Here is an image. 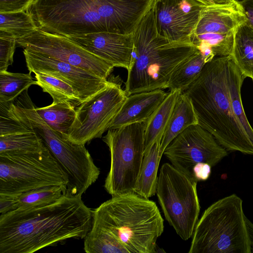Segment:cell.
Here are the masks:
<instances>
[{
    "label": "cell",
    "instance_id": "obj_1",
    "mask_svg": "<svg viewBox=\"0 0 253 253\" xmlns=\"http://www.w3.org/2000/svg\"><path fill=\"white\" fill-rule=\"evenodd\" d=\"M92 210L66 193L49 204L0 215V253H32L72 238L84 239Z\"/></svg>",
    "mask_w": 253,
    "mask_h": 253
},
{
    "label": "cell",
    "instance_id": "obj_2",
    "mask_svg": "<svg viewBox=\"0 0 253 253\" xmlns=\"http://www.w3.org/2000/svg\"><path fill=\"white\" fill-rule=\"evenodd\" d=\"M164 229L156 203L134 192L112 197L92 211L87 253H155Z\"/></svg>",
    "mask_w": 253,
    "mask_h": 253
},
{
    "label": "cell",
    "instance_id": "obj_3",
    "mask_svg": "<svg viewBox=\"0 0 253 253\" xmlns=\"http://www.w3.org/2000/svg\"><path fill=\"white\" fill-rule=\"evenodd\" d=\"M231 55L206 63L197 79L182 92L191 100L198 124L228 151L253 155V142L235 116L228 89Z\"/></svg>",
    "mask_w": 253,
    "mask_h": 253
},
{
    "label": "cell",
    "instance_id": "obj_4",
    "mask_svg": "<svg viewBox=\"0 0 253 253\" xmlns=\"http://www.w3.org/2000/svg\"><path fill=\"white\" fill-rule=\"evenodd\" d=\"M133 48L125 82L127 96L167 88L174 70L199 50L191 40L170 42L157 31L154 7L133 33Z\"/></svg>",
    "mask_w": 253,
    "mask_h": 253
},
{
    "label": "cell",
    "instance_id": "obj_5",
    "mask_svg": "<svg viewBox=\"0 0 253 253\" xmlns=\"http://www.w3.org/2000/svg\"><path fill=\"white\" fill-rule=\"evenodd\" d=\"M243 201L235 194L218 200L198 220L189 253H251Z\"/></svg>",
    "mask_w": 253,
    "mask_h": 253
},
{
    "label": "cell",
    "instance_id": "obj_6",
    "mask_svg": "<svg viewBox=\"0 0 253 253\" xmlns=\"http://www.w3.org/2000/svg\"><path fill=\"white\" fill-rule=\"evenodd\" d=\"M21 121L40 135L66 173L68 179L66 193L82 197L97 180L100 172L84 145L72 142L53 129L39 115L34 106L25 109Z\"/></svg>",
    "mask_w": 253,
    "mask_h": 253
},
{
    "label": "cell",
    "instance_id": "obj_7",
    "mask_svg": "<svg viewBox=\"0 0 253 253\" xmlns=\"http://www.w3.org/2000/svg\"><path fill=\"white\" fill-rule=\"evenodd\" d=\"M68 182L46 145L37 152L0 153V195L15 196L49 186L67 188Z\"/></svg>",
    "mask_w": 253,
    "mask_h": 253
},
{
    "label": "cell",
    "instance_id": "obj_8",
    "mask_svg": "<svg viewBox=\"0 0 253 253\" xmlns=\"http://www.w3.org/2000/svg\"><path fill=\"white\" fill-rule=\"evenodd\" d=\"M145 124L137 123L107 130L103 137L111 157L104 188L112 196L134 192L144 152Z\"/></svg>",
    "mask_w": 253,
    "mask_h": 253
},
{
    "label": "cell",
    "instance_id": "obj_9",
    "mask_svg": "<svg viewBox=\"0 0 253 253\" xmlns=\"http://www.w3.org/2000/svg\"><path fill=\"white\" fill-rule=\"evenodd\" d=\"M197 181L171 164L161 166L156 194L166 219L183 240L193 235L200 211Z\"/></svg>",
    "mask_w": 253,
    "mask_h": 253
},
{
    "label": "cell",
    "instance_id": "obj_10",
    "mask_svg": "<svg viewBox=\"0 0 253 253\" xmlns=\"http://www.w3.org/2000/svg\"><path fill=\"white\" fill-rule=\"evenodd\" d=\"M121 85L109 81L104 88L81 102L76 107L74 122L67 138L85 145L100 138L109 127L127 97Z\"/></svg>",
    "mask_w": 253,
    "mask_h": 253
},
{
    "label": "cell",
    "instance_id": "obj_11",
    "mask_svg": "<svg viewBox=\"0 0 253 253\" xmlns=\"http://www.w3.org/2000/svg\"><path fill=\"white\" fill-rule=\"evenodd\" d=\"M163 154L171 165L192 180L193 169L199 163L215 166L227 156V150L213 135L199 124L189 126L166 147Z\"/></svg>",
    "mask_w": 253,
    "mask_h": 253
},
{
    "label": "cell",
    "instance_id": "obj_12",
    "mask_svg": "<svg viewBox=\"0 0 253 253\" xmlns=\"http://www.w3.org/2000/svg\"><path fill=\"white\" fill-rule=\"evenodd\" d=\"M17 45L80 67L105 80L114 68L69 37L40 28L17 40Z\"/></svg>",
    "mask_w": 253,
    "mask_h": 253
},
{
    "label": "cell",
    "instance_id": "obj_13",
    "mask_svg": "<svg viewBox=\"0 0 253 253\" xmlns=\"http://www.w3.org/2000/svg\"><path fill=\"white\" fill-rule=\"evenodd\" d=\"M29 73L42 72L49 74L69 84L81 102L105 87L109 83L80 67L50 57L27 48H23Z\"/></svg>",
    "mask_w": 253,
    "mask_h": 253
},
{
    "label": "cell",
    "instance_id": "obj_14",
    "mask_svg": "<svg viewBox=\"0 0 253 253\" xmlns=\"http://www.w3.org/2000/svg\"><path fill=\"white\" fill-rule=\"evenodd\" d=\"M205 5L196 0H156L158 33L170 42L191 40Z\"/></svg>",
    "mask_w": 253,
    "mask_h": 253
},
{
    "label": "cell",
    "instance_id": "obj_15",
    "mask_svg": "<svg viewBox=\"0 0 253 253\" xmlns=\"http://www.w3.org/2000/svg\"><path fill=\"white\" fill-rule=\"evenodd\" d=\"M68 37L114 67L128 69L133 48V34L102 32Z\"/></svg>",
    "mask_w": 253,
    "mask_h": 253
},
{
    "label": "cell",
    "instance_id": "obj_16",
    "mask_svg": "<svg viewBox=\"0 0 253 253\" xmlns=\"http://www.w3.org/2000/svg\"><path fill=\"white\" fill-rule=\"evenodd\" d=\"M167 95L163 89H158L127 96L108 130L137 123L145 124Z\"/></svg>",
    "mask_w": 253,
    "mask_h": 253
},
{
    "label": "cell",
    "instance_id": "obj_17",
    "mask_svg": "<svg viewBox=\"0 0 253 253\" xmlns=\"http://www.w3.org/2000/svg\"><path fill=\"white\" fill-rule=\"evenodd\" d=\"M245 21L239 1L230 5L206 7L192 36L230 33Z\"/></svg>",
    "mask_w": 253,
    "mask_h": 253
},
{
    "label": "cell",
    "instance_id": "obj_18",
    "mask_svg": "<svg viewBox=\"0 0 253 253\" xmlns=\"http://www.w3.org/2000/svg\"><path fill=\"white\" fill-rule=\"evenodd\" d=\"M198 120L190 99L184 93L179 95L162 136L160 153L162 156L166 147L182 131Z\"/></svg>",
    "mask_w": 253,
    "mask_h": 253
},
{
    "label": "cell",
    "instance_id": "obj_19",
    "mask_svg": "<svg viewBox=\"0 0 253 253\" xmlns=\"http://www.w3.org/2000/svg\"><path fill=\"white\" fill-rule=\"evenodd\" d=\"M181 93L179 90H170L145 123L144 154L157 140L162 139Z\"/></svg>",
    "mask_w": 253,
    "mask_h": 253
},
{
    "label": "cell",
    "instance_id": "obj_20",
    "mask_svg": "<svg viewBox=\"0 0 253 253\" xmlns=\"http://www.w3.org/2000/svg\"><path fill=\"white\" fill-rule=\"evenodd\" d=\"M161 140H157L144 154L139 176L134 192L146 199L156 194L158 170L162 156L160 153Z\"/></svg>",
    "mask_w": 253,
    "mask_h": 253
},
{
    "label": "cell",
    "instance_id": "obj_21",
    "mask_svg": "<svg viewBox=\"0 0 253 253\" xmlns=\"http://www.w3.org/2000/svg\"><path fill=\"white\" fill-rule=\"evenodd\" d=\"M231 55L244 76L253 81V28L245 22L234 31Z\"/></svg>",
    "mask_w": 253,
    "mask_h": 253
},
{
    "label": "cell",
    "instance_id": "obj_22",
    "mask_svg": "<svg viewBox=\"0 0 253 253\" xmlns=\"http://www.w3.org/2000/svg\"><path fill=\"white\" fill-rule=\"evenodd\" d=\"M36 110L53 129L67 137L74 122L76 106L69 101L54 102Z\"/></svg>",
    "mask_w": 253,
    "mask_h": 253
},
{
    "label": "cell",
    "instance_id": "obj_23",
    "mask_svg": "<svg viewBox=\"0 0 253 253\" xmlns=\"http://www.w3.org/2000/svg\"><path fill=\"white\" fill-rule=\"evenodd\" d=\"M245 78L231 55L228 67V89L232 109L237 119L253 142V128L244 111L241 95V87Z\"/></svg>",
    "mask_w": 253,
    "mask_h": 253
},
{
    "label": "cell",
    "instance_id": "obj_24",
    "mask_svg": "<svg viewBox=\"0 0 253 253\" xmlns=\"http://www.w3.org/2000/svg\"><path fill=\"white\" fill-rule=\"evenodd\" d=\"M206 61L199 50L181 63L171 74L168 84L170 90L184 91L198 77Z\"/></svg>",
    "mask_w": 253,
    "mask_h": 253
},
{
    "label": "cell",
    "instance_id": "obj_25",
    "mask_svg": "<svg viewBox=\"0 0 253 253\" xmlns=\"http://www.w3.org/2000/svg\"><path fill=\"white\" fill-rule=\"evenodd\" d=\"M28 129L24 132L0 136V153L37 152L44 149L45 145L42 138L34 130Z\"/></svg>",
    "mask_w": 253,
    "mask_h": 253
},
{
    "label": "cell",
    "instance_id": "obj_26",
    "mask_svg": "<svg viewBox=\"0 0 253 253\" xmlns=\"http://www.w3.org/2000/svg\"><path fill=\"white\" fill-rule=\"evenodd\" d=\"M67 188L62 186H49L39 188L11 196L13 211L29 208L52 203L66 193Z\"/></svg>",
    "mask_w": 253,
    "mask_h": 253
},
{
    "label": "cell",
    "instance_id": "obj_27",
    "mask_svg": "<svg viewBox=\"0 0 253 253\" xmlns=\"http://www.w3.org/2000/svg\"><path fill=\"white\" fill-rule=\"evenodd\" d=\"M34 74L36 84L51 96L53 102L69 101L75 106L81 102L73 87L67 82L49 74L42 72Z\"/></svg>",
    "mask_w": 253,
    "mask_h": 253
},
{
    "label": "cell",
    "instance_id": "obj_28",
    "mask_svg": "<svg viewBox=\"0 0 253 253\" xmlns=\"http://www.w3.org/2000/svg\"><path fill=\"white\" fill-rule=\"evenodd\" d=\"M38 28L30 10L0 13V31L12 35L17 40L29 36Z\"/></svg>",
    "mask_w": 253,
    "mask_h": 253
},
{
    "label": "cell",
    "instance_id": "obj_29",
    "mask_svg": "<svg viewBox=\"0 0 253 253\" xmlns=\"http://www.w3.org/2000/svg\"><path fill=\"white\" fill-rule=\"evenodd\" d=\"M33 84H36V81L31 73L0 72V102H13Z\"/></svg>",
    "mask_w": 253,
    "mask_h": 253
},
{
    "label": "cell",
    "instance_id": "obj_30",
    "mask_svg": "<svg viewBox=\"0 0 253 253\" xmlns=\"http://www.w3.org/2000/svg\"><path fill=\"white\" fill-rule=\"evenodd\" d=\"M17 40L12 35L0 31V72L7 71L13 62Z\"/></svg>",
    "mask_w": 253,
    "mask_h": 253
},
{
    "label": "cell",
    "instance_id": "obj_31",
    "mask_svg": "<svg viewBox=\"0 0 253 253\" xmlns=\"http://www.w3.org/2000/svg\"><path fill=\"white\" fill-rule=\"evenodd\" d=\"M37 0H0V13L29 11Z\"/></svg>",
    "mask_w": 253,
    "mask_h": 253
},
{
    "label": "cell",
    "instance_id": "obj_32",
    "mask_svg": "<svg viewBox=\"0 0 253 253\" xmlns=\"http://www.w3.org/2000/svg\"><path fill=\"white\" fill-rule=\"evenodd\" d=\"M211 167L206 163H199L193 168V172L196 180L205 181L207 180L211 173Z\"/></svg>",
    "mask_w": 253,
    "mask_h": 253
},
{
    "label": "cell",
    "instance_id": "obj_33",
    "mask_svg": "<svg viewBox=\"0 0 253 253\" xmlns=\"http://www.w3.org/2000/svg\"><path fill=\"white\" fill-rule=\"evenodd\" d=\"M239 2L246 18L245 23L253 28V0H242Z\"/></svg>",
    "mask_w": 253,
    "mask_h": 253
},
{
    "label": "cell",
    "instance_id": "obj_34",
    "mask_svg": "<svg viewBox=\"0 0 253 253\" xmlns=\"http://www.w3.org/2000/svg\"><path fill=\"white\" fill-rule=\"evenodd\" d=\"M207 7L230 5L236 3V0H196Z\"/></svg>",
    "mask_w": 253,
    "mask_h": 253
}]
</instances>
